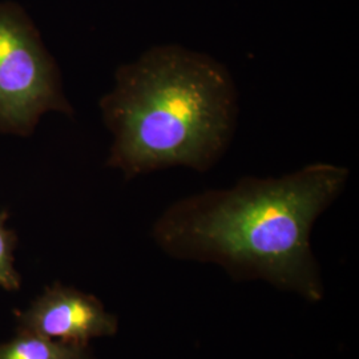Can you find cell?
Masks as SVG:
<instances>
[{
    "label": "cell",
    "mask_w": 359,
    "mask_h": 359,
    "mask_svg": "<svg viewBox=\"0 0 359 359\" xmlns=\"http://www.w3.org/2000/svg\"><path fill=\"white\" fill-rule=\"evenodd\" d=\"M347 180V168L327 163L281 177L245 176L173 203L152 237L173 258L216 264L234 280H262L318 302L323 283L310 234Z\"/></svg>",
    "instance_id": "6da1fadb"
},
{
    "label": "cell",
    "mask_w": 359,
    "mask_h": 359,
    "mask_svg": "<svg viewBox=\"0 0 359 359\" xmlns=\"http://www.w3.org/2000/svg\"><path fill=\"white\" fill-rule=\"evenodd\" d=\"M100 108L114 135L107 165L128 180L168 168L209 170L226 154L240 112L228 68L175 44L121 65Z\"/></svg>",
    "instance_id": "7a4b0ae2"
},
{
    "label": "cell",
    "mask_w": 359,
    "mask_h": 359,
    "mask_svg": "<svg viewBox=\"0 0 359 359\" xmlns=\"http://www.w3.org/2000/svg\"><path fill=\"white\" fill-rule=\"evenodd\" d=\"M50 111L71 115L59 72L36 28L13 3L0 4V132L31 133Z\"/></svg>",
    "instance_id": "3957f363"
},
{
    "label": "cell",
    "mask_w": 359,
    "mask_h": 359,
    "mask_svg": "<svg viewBox=\"0 0 359 359\" xmlns=\"http://www.w3.org/2000/svg\"><path fill=\"white\" fill-rule=\"evenodd\" d=\"M16 321L19 330L77 345L114 337L118 330L117 317L97 297L60 283L47 286L26 310L16 311Z\"/></svg>",
    "instance_id": "277c9868"
},
{
    "label": "cell",
    "mask_w": 359,
    "mask_h": 359,
    "mask_svg": "<svg viewBox=\"0 0 359 359\" xmlns=\"http://www.w3.org/2000/svg\"><path fill=\"white\" fill-rule=\"evenodd\" d=\"M0 359H96L90 345L68 344L19 330L0 344Z\"/></svg>",
    "instance_id": "5b68a950"
},
{
    "label": "cell",
    "mask_w": 359,
    "mask_h": 359,
    "mask_svg": "<svg viewBox=\"0 0 359 359\" xmlns=\"http://www.w3.org/2000/svg\"><path fill=\"white\" fill-rule=\"evenodd\" d=\"M7 213L0 212V289L15 292L22 287V277L15 268L16 236L7 228Z\"/></svg>",
    "instance_id": "8992f818"
}]
</instances>
